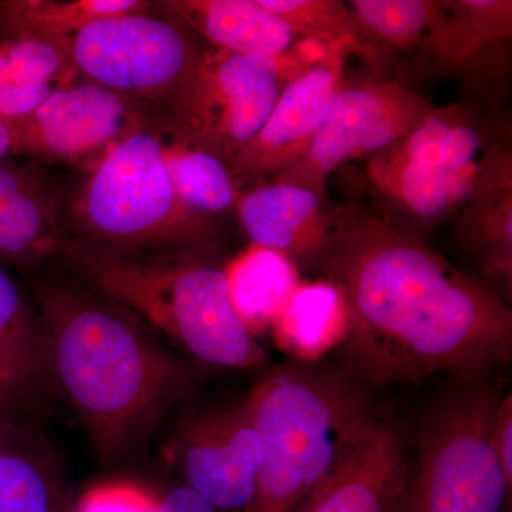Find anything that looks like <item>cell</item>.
I'll return each instance as SVG.
<instances>
[{
	"label": "cell",
	"mask_w": 512,
	"mask_h": 512,
	"mask_svg": "<svg viewBox=\"0 0 512 512\" xmlns=\"http://www.w3.org/2000/svg\"><path fill=\"white\" fill-rule=\"evenodd\" d=\"M37 404L0 370V419L25 423Z\"/></svg>",
	"instance_id": "4dcf8cb0"
},
{
	"label": "cell",
	"mask_w": 512,
	"mask_h": 512,
	"mask_svg": "<svg viewBox=\"0 0 512 512\" xmlns=\"http://www.w3.org/2000/svg\"><path fill=\"white\" fill-rule=\"evenodd\" d=\"M156 512H217L212 505L187 485L171 488L157 498Z\"/></svg>",
	"instance_id": "1f68e13d"
},
{
	"label": "cell",
	"mask_w": 512,
	"mask_h": 512,
	"mask_svg": "<svg viewBox=\"0 0 512 512\" xmlns=\"http://www.w3.org/2000/svg\"><path fill=\"white\" fill-rule=\"evenodd\" d=\"M157 498L130 483H106L90 488L74 503L73 512H156Z\"/></svg>",
	"instance_id": "f1b7e54d"
},
{
	"label": "cell",
	"mask_w": 512,
	"mask_h": 512,
	"mask_svg": "<svg viewBox=\"0 0 512 512\" xmlns=\"http://www.w3.org/2000/svg\"><path fill=\"white\" fill-rule=\"evenodd\" d=\"M138 0H5L0 2V32L9 37L70 39L90 23L126 13L146 12Z\"/></svg>",
	"instance_id": "cb8c5ba5"
},
{
	"label": "cell",
	"mask_w": 512,
	"mask_h": 512,
	"mask_svg": "<svg viewBox=\"0 0 512 512\" xmlns=\"http://www.w3.org/2000/svg\"><path fill=\"white\" fill-rule=\"evenodd\" d=\"M348 3L389 57L392 52H420L430 59L443 16V2L352 0Z\"/></svg>",
	"instance_id": "4316f807"
},
{
	"label": "cell",
	"mask_w": 512,
	"mask_h": 512,
	"mask_svg": "<svg viewBox=\"0 0 512 512\" xmlns=\"http://www.w3.org/2000/svg\"><path fill=\"white\" fill-rule=\"evenodd\" d=\"M433 109L427 97L399 80H345L311 146L272 180L325 192L333 171L393 146Z\"/></svg>",
	"instance_id": "30bf717a"
},
{
	"label": "cell",
	"mask_w": 512,
	"mask_h": 512,
	"mask_svg": "<svg viewBox=\"0 0 512 512\" xmlns=\"http://www.w3.org/2000/svg\"><path fill=\"white\" fill-rule=\"evenodd\" d=\"M430 410L421 427L409 512H503L512 488L491 446L501 394L464 382Z\"/></svg>",
	"instance_id": "ba28073f"
},
{
	"label": "cell",
	"mask_w": 512,
	"mask_h": 512,
	"mask_svg": "<svg viewBox=\"0 0 512 512\" xmlns=\"http://www.w3.org/2000/svg\"><path fill=\"white\" fill-rule=\"evenodd\" d=\"M329 47L303 40L281 57L205 50L168 104L175 140L228 165L265 126L286 83L328 55Z\"/></svg>",
	"instance_id": "52a82bcc"
},
{
	"label": "cell",
	"mask_w": 512,
	"mask_h": 512,
	"mask_svg": "<svg viewBox=\"0 0 512 512\" xmlns=\"http://www.w3.org/2000/svg\"><path fill=\"white\" fill-rule=\"evenodd\" d=\"M25 429L0 419V512H73L59 470Z\"/></svg>",
	"instance_id": "d6986e66"
},
{
	"label": "cell",
	"mask_w": 512,
	"mask_h": 512,
	"mask_svg": "<svg viewBox=\"0 0 512 512\" xmlns=\"http://www.w3.org/2000/svg\"><path fill=\"white\" fill-rule=\"evenodd\" d=\"M0 370L36 404L53 394L36 306L0 265Z\"/></svg>",
	"instance_id": "7402d4cb"
},
{
	"label": "cell",
	"mask_w": 512,
	"mask_h": 512,
	"mask_svg": "<svg viewBox=\"0 0 512 512\" xmlns=\"http://www.w3.org/2000/svg\"><path fill=\"white\" fill-rule=\"evenodd\" d=\"M13 154V136L9 126L0 123V160H5Z\"/></svg>",
	"instance_id": "d6a6232c"
},
{
	"label": "cell",
	"mask_w": 512,
	"mask_h": 512,
	"mask_svg": "<svg viewBox=\"0 0 512 512\" xmlns=\"http://www.w3.org/2000/svg\"><path fill=\"white\" fill-rule=\"evenodd\" d=\"M173 456L184 484L217 512H244L254 495L264 448L241 403L185 420L175 436Z\"/></svg>",
	"instance_id": "7c38bea8"
},
{
	"label": "cell",
	"mask_w": 512,
	"mask_h": 512,
	"mask_svg": "<svg viewBox=\"0 0 512 512\" xmlns=\"http://www.w3.org/2000/svg\"><path fill=\"white\" fill-rule=\"evenodd\" d=\"M204 52L177 20L146 12L97 20L70 39L74 67L86 80L137 103L167 107Z\"/></svg>",
	"instance_id": "9c48e42d"
},
{
	"label": "cell",
	"mask_w": 512,
	"mask_h": 512,
	"mask_svg": "<svg viewBox=\"0 0 512 512\" xmlns=\"http://www.w3.org/2000/svg\"><path fill=\"white\" fill-rule=\"evenodd\" d=\"M311 268L342 292L349 329L340 349L369 383L440 373L476 382L511 359L504 296L380 215L335 210Z\"/></svg>",
	"instance_id": "6da1fadb"
},
{
	"label": "cell",
	"mask_w": 512,
	"mask_h": 512,
	"mask_svg": "<svg viewBox=\"0 0 512 512\" xmlns=\"http://www.w3.org/2000/svg\"><path fill=\"white\" fill-rule=\"evenodd\" d=\"M443 15L431 56L436 69L471 80L497 72L498 52L511 40L512 2L451 0L444 2Z\"/></svg>",
	"instance_id": "ac0fdd59"
},
{
	"label": "cell",
	"mask_w": 512,
	"mask_h": 512,
	"mask_svg": "<svg viewBox=\"0 0 512 512\" xmlns=\"http://www.w3.org/2000/svg\"><path fill=\"white\" fill-rule=\"evenodd\" d=\"M235 208L254 247L271 249L306 266L325 244L335 215L325 192L278 180L244 192Z\"/></svg>",
	"instance_id": "9a60e30c"
},
{
	"label": "cell",
	"mask_w": 512,
	"mask_h": 512,
	"mask_svg": "<svg viewBox=\"0 0 512 512\" xmlns=\"http://www.w3.org/2000/svg\"><path fill=\"white\" fill-rule=\"evenodd\" d=\"M36 312L53 394L104 460L136 453L200 382L197 367L153 338L140 319L87 288L43 282Z\"/></svg>",
	"instance_id": "7a4b0ae2"
},
{
	"label": "cell",
	"mask_w": 512,
	"mask_h": 512,
	"mask_svg": "<svg viewBox=\"0 0 512 512\" xmlns=\"http://www.w3.org/2000/svg\"><path fill=\"white\" fill-rule=\"evenodd\" d=\"M164 156L178 198L195 215L210 220L237 205L242 192L220 157L178 140L165 144Z\"/></svg>",
	"instance_id": "484cf974"
},
{
	"label": "cell",
	"mask_w": 512,
	"mask_h": 512,
	"mask_svg": "<svg viewBox=\"0 0 512 512\" xmlns=\"http://www.w3.org/2000/svg\"><path fill=\"white\" fill-rule=\"evenodd\" d=\"M144 126L141 103L89 80L67 84L35 113L9 124L13 154L53 161L101 157Z\"/></svg>",
	"instance_id": "8fae6325"
},
{
	"label": "cell",
	"mask_w": 512,
	"mask_h": 512,
	"mask_svg": "<svg viewBox=\"0 0 512 512\" xmlns=\"http://www.w3.org/2000/svg\"><path fill=\"white\" fill-rule=\"evenodd\" d=\"M491 446L505 481L512 488V396L501 397L491 429Z\"/></svg>",
	"instance_id": "f546056e"
},
{
	"label": "cell",
	"mask_w": 512,
	"mask_h": 512,
	"mask_svg": "<svg viewBox=\"0 0 512 512\" xmlns=\"http://www.w3.org/2000/svg\"><path fill=\"white\" fill-rule=\"evenodd\" d=\"M389 512H409V498H407V488L399 497L396 498Z\"/></svg>",
	"instance_id": "836d02e7"
},
{
	"label": "cell",
	"mask_w": 512,
	"mask_h": 512,
	"mask_svg": "<svg viewBox=\"0 0 512 512\" xmlns=\"http://www.w3.org/2000/svg\"><path fill=\"white\" fill-rule=\"evenodd\" d=\"M460 218L461 241L484 274L503 288L512 289V181L491 188L470 202Z\"/></svg>",
	"instance_id": "d4e9b609"
},
{
	"label": "cell",
	"mask_w": 512,
	"mask_h": 512,
	"mask_svg": "<svg viewBox=\"0 0 512 512\" xmlns=\"http://www.w3.org/2000/svg\"><path fill=\"white\" fill-rule=\"evenodd\" d=\"M264 456L244 512H298L379 419L348 377L308 363L278 367L245 399Z\"/></svg>",
	"instance_id": "277c9868"
},
{
	"label": "cell",
	"mask_w": 512,
	"mask_h": 512,
	"mask_svg": "<svg viewBox=\"0 0 512 512\" xmlns=\"http://www.w3.org/2000/svg\"><path fill=\"white\" fill-rule=\"evenodd\" d=\"M160 8L225 52L281 57L291 55L303 42L259 0H168Z\"/></svg>",
	"instance_id": "e0dca14e"
},
{
	"label": "cell",
	"mask_w": 512,
	"mask_h": 512,
	"mask_svg": "<svg viewBox=\"0 0 512 512\" xmlns=\"http://www.w3.org/2000/svg\"><path fill=\"white\" fill-rule=\"evenodd\" d=\"M63 242L55 198L40 175L0 160V261L36 268L60 255Z\"/></svg>",
	"instance_id": "2e32d148"
},
{
	"label": "cell",
	"mask_w": 512,
	"mask_h": 512,
	"mask_svg": "<svg viewBox=\"0 0 512 512\" xmlns=\"http://www.w3.org/2000/svg\"><path fill=\"white\" fill-rule=\"evenodd\" d=\"M349 329L342 292L329 281L301 282L272 325L278 348L296 360L311 363L340 348Z\"/></svg>",
	"instance_id": "ffe728a7"
},
{
	"label": "cell",
	"mask_w": 512,
	"mask_h": 512,
	"mask_svg": "<svg viewBox=\"0 0 512 512\" xmlns=\"http://www.w3.org/2000/svg\"><path fill=\"white\" fill-rule=\"evenodd\" d=\"M281 16L302 40L333 46L345 43L373 70L383 72L390 63L386 50L360 22L348 2L336 0H259Z\"/></svg>",
	"instance_id": "603a6c76"
},
{
	"label": "cell",
	"mask_w": 512,
	"mask_h": 512,
	"mask_svg": "<svg viewBox=\"0 0 512 512\" xmlns=\"http://www.w3.org/2000/svg\"><path fill=\"white\" fill-rule=\"evenodd\" d=\"M60 255L89 291L150 323L192 359L225 369L268 362L232 305L225 266L208 249L124 252L64 239Z\"/></svg>",
	"instance_id": "3957f363"
},
{
	"label": "cell",
	"mask_w": 512,
	"mask_h": 512,
	"mask_svg": "<svg viewBox=\"0 0 512 512\" xmlns=\"http://www.w3.org/2000/svg\"><path fill=\"white\" fill-rule=\"evenodd\" d=\"M160 134L138 128L97 158L70 210L64 239L124 252L210 249L215 229L184 207Z\"/></svg>",
	"instance_id": "5b68a950"
},
{
	"label": "cell",
	"mask_w": 512,
	"mask_h": 512,
	"mask_svg": "<svg viewBox=\"0 0 512 512\" xmlns=\"http://www.w3.org/2000/svg\"><path fill=\"white\" fill-rule=\"evenodd\" d=\"M70 39L19 36L0 42V86L76 82Z\"/></svg>",
	"instance_id": "83f0119b"
},
{
	"label": "cell",
	"mask_w": 512,
	"mask_h": 512,
	"mask_svg": "<svg viewBox=\"0 0 512 512\" xmlns=\"http://www.w3.org/2000/svg\"><path fill=\"white\" fill-rule=\"evenodd\" d=\"M232 305L252 335L271 330L296 291L298 265L271 249L254 247L225 266Z\"/></svg>",
	"instance_id": "44dd1931"
},
{
	"label": "cell",
	"mask_w": 512,
	"mask_h": 512,
	"mask_svg": "<svg viewBox=\"0 0 512 512\" xmlns=\"http://www.w3.org/2000/svg\"><path fill=\"white\" fill-rule=\"evenodd\" d=\"M349 52L345 43L330 46L328 55L286 83L265 126L228 164L238 187L266 183L308 150L345 82Z\"/></svg>",
	"instance_id": "4fadbf2b"
},
{
	"label": "cell",
	"mask_w": 512,
	"mask_h": 512,
	"mask_svg": "<svg viewBox=\"0 0 512 512\" xmlns=\"http://www.w3.org/2000/svg\"><path fill=\"white\" fill-rule=\"evenodd\" d=\"M369 178L394 207L434 222L512 181L505 138L473 106L434 107L419 126L369 160Z\"/></svg>",
	"instance_id": "8992f818"
},
{
	"label": "cell",
	"mask_w": 512,
	"mask_h": 512,
	"mask_svg": "<svg viewBox=\"0 0 512 512\" xmlns=\"http://www.w3.org/2000/svg\"><path fill=\"white\" fill-rule=\"evenodd\" d=\"M409 474L402 433L379 417L298 512H389Z\"/></svg>",
	"instance_id": "5bb4252c"
}]
</instances>
